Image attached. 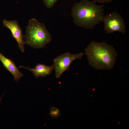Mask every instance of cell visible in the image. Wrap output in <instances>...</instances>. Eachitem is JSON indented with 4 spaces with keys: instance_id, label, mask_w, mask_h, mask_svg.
Segmentation results:
<instances>
[{
    "instance_id": "3957f363",
    "label": "cell",
    "mask_w": 129,
    "mask_h": 129,
    "mask_svg": "<svg viewBox=\"0 0 129 129\" xmlns=\"http://www.w3.org/2000/svg\"><path fill=\"white\" fill-rule=\"evenodd\" d=\"M25 32V44L35 48H43L52 40L51 35L44 24L35 18L29 21Z\"/></svg>"
},
{
    "instance_id": "8fae6325",
    "label": "cell",
    "mask_w": 129,
    "mask_h": 129,
    "mask_svg": "<svg viewBox=\"0 0 129 129\" xmlns=\"http://www.w3.org/2000/svg\"><path fill=\"white\" fill-rule=\"evenodd\" d=\"M4 93H5V92H4V93H3V94H2V95L1 96V97L0 98V103H1V100L2 98V97H3V95H4Z\"/></svg>"
},
{
    "instance_id": "6da1fadb",
    "label": "cell",
    "mask_w": 129,
    "mask_h": 129,
    "mask_svg": "<svg viewBox=\"0 0 129 129\" xmlns=\"http://www.w3.org/2000/svg\"><path fill=\"white\" fill-rule=\"evenodd\" d=\"M85 51L89 65L98 70L112 69L117 56L113 46L104 42L92 41Z\"/></svg>"
},
{
    "instance_id": "52a82bcc",
    "label": "cell",
    "mask_w": 129,
    "mask_h": 129,
    "mask_svg": "<svg viewBox=\"0 0 129 129\" xmlns=\"http://www.w3.org/2000/svg\"><path fill=\"white\" fill-rule=\"evenodd\" d=\"M0 60L4 67L13 75L14 80L17 82L23 75L11 59L5 57L0 52Z\"/></svg>"
},
{
    "instance_id": "277c9868",
    "label": "cell",
    "mask_w": 129,
    "mask_h": 129,
    "mask_svg": "<svg viewBox=\"0 0 129 129\" xmlns=\"http://www.w3.org/2000/svg\"><path fill=\"white\" fill-rule=\"evenodd\" d=\"M85 54L82 52L74 54L67 52L54 58L53 60V65L56 78L60 77L64 72L69 69L73 61L81 59Z\"/></svg>"
},
{
    "instance_id": "ba28073f",
    "label": "cell",
    "mask_w": 129,
    "mask_h": 129,
    "mask_svg": "<svg viewBox=\"0 0 129 129\" xmlns=\"http://www.w3.org/2000/svg\"><path fill=\"white\" fill-rule=\"evenodd\" d=\"M23 68L26 69L32 73L35 77L37 78L39 77H44L51 74L54 70L53 65L48 66L45 64L38 63L34 68H31L29 66L26 67L21 65L19 68Z\"/></svg>"
},
{
    "instance_id": "7a4b0ae2",
    "label": "cell",
    "mask_w": 129,
    "mask_h": 129,
    "mask_svg": "<svg viewBox=\"0 0 129 129\" xmlns=\"http://www.w3.org/2000/svg\"><path fill=\"white\" fill-rule=\"evenodd\" d=\"M103 6L87 0H82L75 3L71 10L74 23L86 29L93 28L102 22L104 15Z\"/></svg>"
},
{
    "instance_id": "9c48e42d",
    "label": "cell",
    "mask_w": 129,
    "mask_h": 129,
    "mask_svg": "<svg viewBox=\"0 0 129 129\" xmlns=\"http://www.w3.org/2000/svg\"><path fill=\"white\" fill-rule=\"evenodd\" d=\"M58 0H43L45 5L48 8L53 7Z\"/></svg>"
},
{
    "instance_id": "8992f818",
    "label": "cell",
    "mask_w": 129,
    "mask_h": 129,
    "mask_svg": "<svg viewBox=\"0 0 129 129\" xmlns=\"http://www.w3.org/2000/svg\"><path fill=\"white\" fill-rule=\"evenodd\" d=\"M3 26L8 29L11 32L12 37L17 43L18 47L22 52H24V39L25 35H23L22 29L17 21L8 20L4 19L2 20Z\"/></svg>"
},
{
    "instance_id": "5b68a950",
    "label": "cell",
    "mask_w": 129,
    "mask_h": 129,
    "mask_svg": "<svg viewBox=\"0 0 129 129\" xmlns=\"http://www.w3.org/2000/svg\"><path fill=\"white\" fill-rule=\"evenodd\" d=\"M102 22L104 24V30L107 33L118 31L124 34L126 32L124 20L120 15L116 11L103 16Z\"/></svg>"
},
{
    "instance_id": "30bf717a",
    "label": "cell",
    "mask_w": 129,
    "mask_h": 129,
    "mask_svg": "<svg viewBox=\"0 0 129 129\" xmlns=\"http://www.w3.org/2000/svg\"><path fill=\"white\" fill-rule=\"evenodd\" d=\"M93 1L96 3L97 2L99 3L103 4L105 3H108L111 2L113 0H92Z\"/></svg>"
}]
</instances>
